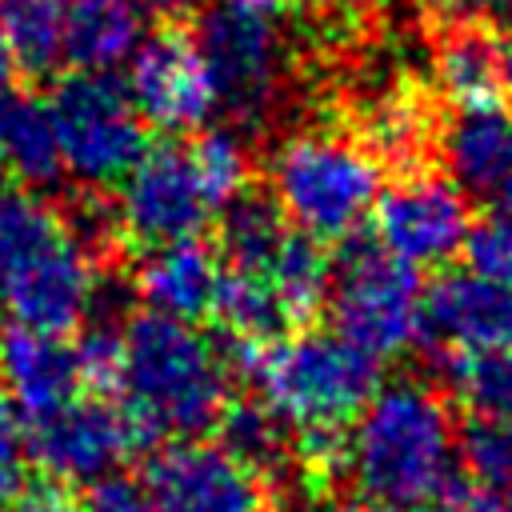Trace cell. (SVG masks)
<instances>
[{"label":"cell","mask_w":512,"mask_h":512,"mask_svg":"<svg viewBox=\"0 0 512 512\" xmlns=\"http://www.w3.org/2000/svg\"><path fill=\"white\" fill-rule=\"evenodd\" d=\"M96 296L100 276L68 212L36 188L0 184V312L12 328L64 336L88 320Z\"/></svg>","instance_id":"cell-1"},{"label":"cell","mask_w":512,"mask_h":512,"mask_svg":"<svg viewBox=\"0 0 512 512\" xmlns=\"http://www.w3.org/2000/svg\"><path fill=\"white\" fill-rule=\"evenodd\" d=\"M452 464V412L420 380L376 388L344 436V468L368 500L428 504L452 484Z\"/></svg>","instance_id":"cell-2"},{"label":"cell","mask_w":512,"mask_h":512,"mask_svg":"<svg viewBox=\"0 0 512 512\" xmlns=\"http://www.w3.org/2000/svg\"><path fill=\"white\" fill-rule=\"evenodd\" d=\"M124 412L148 444L216 428L228 404V376L216 344L188 320L140 312L124 324Z\"/></svg>","instance_id":"cell-3"},{"label":"cell","mask_w":512,"mask_h":512,"mask_svg":"<svg viewBox=\"0 0 512 512\" xmlns=\"http://www.w3.org/2000/svg\"><path fill=\"white\" fill-rule=\"evenodd\" d=\"M260 384V400L300 432H340L364 412L380 388V360L336 332H292L256 348H236V360Z\"/></svg>","instance_id":"cell-4"},{"label":"cell","mask_w":512,"mask_h":512,"mask_svg":"<svg viewBox=\"0 0 512 512\" xmlns=\"http://www.w3.org/2000/svg\"><path fill=\"white\" fill-rule=\"evenodd\" d=\"M384 164L336 128L284 136L268 156L276 208L312 240H348L380 200Z\"/></svg>","instance_id":"cell-5"},{"label":"cell","mask_w":512,"mask_h":512,"mask_svg":"<svg viewBox=\"0 0 512 512\" xmlns=\"http://www.w3.org/2000/svg\"><path fill=\"white\" fill-rule=\"evenodd\" d=\"M420 300L424 288L412 264L396 260L376 240H344L328 288L336 336H344L372 360H392L420 336Z\"/></svg>","instance_id":"cell-6"},{"label":"cell","mask_w":512,"mask_h":512,"mask_svg":"<svg viewBox=\"0 0 512 512\" xmlns=\"http://www.w3.org/2000/svg\"><path fill=\"white\" fill-rule=\"evenodd\" d=\"M48 108L64 172L92 192L124 180L148 152L144 120L112 72H68L52 88Z\"/></svg>","instance_id":"cell-7"},{"label":"cell","mask_w":512,"mask_h":512,"mask_svg":"<svg viewBox=\"0 0 512 512\" xmlns=\"http://www.w3.org/2000/svg\"><path fill=\"white\" fill-rule=\"evenodd\" d=\"M192 40L204 56L220 104H228L236 120H256L272 108L288 56L268 4L216 0L212 8H200Z\"/></svg>","instance_id":"cell-8"},{"label":"cell","mask_w":512,"mask_h":512,"mask_svg":"<svg viewBox=\"0 0 512 512\" xmlns=\"http://www.w3.org/2000/svg\"><path fill=\"white\" fill-rule=\"evenodd\" d=\"M472 236L468 192L448 176L412 168L376 200V244L412 268L448 264Z\"/></svg>","instance_id":"cell-9"},{"label":"cell","mask_w":512,"mask_h":512,"mask_svg":"<svg viewBox=\"0 0 512 512\" xmlns=\"http://www.w3.org/2000/svg\"><path fill=\"white\" fill-rule=\"evenodd\" d=\"M216 208L208 204L200 176L188 160V148L156 144L124 176L116 220L120 236L140 248H164L196 240Z\"/></svg>","instance_id":"cell-10"},{"label":"cell","mask_w":512,"mask_h":512,"mask_svg":"<svg viewBox=\"0 0 512 512\" xmlns=\"http://www.w3.org/2000/svg\"><path fill=\"white\" fill-rule=\"evenodd\" d=\"M128 96L144 124L160 132H196L216 112L220 96L204 56L184 28H160L128 60Z\"/></svg>","instance_id":"cell-11"},{"label":"cell","mask_w":512,"mask_h":512,"mask_svg":"<svg viewBox=\"0 0 512 512\" xmlns=\"http://www.w3.org/2000/svg\"><path fill=\"white\" fill-rule=\"evenodd\" d=\"M28 448L52 480L96 484L100 476H112L128 452L148 448V440L124 408L104 400H68L32 420Z\"/></svg>","instance_id":"cell-12"},{"label":"cell","mask_w":512,"mask_h":512,"mask_svg":"<svg viewBox=\"0 0 512 512\" xmlns=\"http://www.w3.org/2000/svg\"><path fill=\"white\" fill-rule=\"evenodd\" d=\"M156 512H272L264 476L216 444H172L148 464Z\"/></svg>","instance_id":"cell-13"},{"label":"cell","mask_w":512,"mask_h":512,"mask_svg":"<svg viewBox=\"0 0 512 512\" xmlns=\"http://www.w3.org/2000/svg\"><path fill=\"white\" fill-rule=\"evenodd\" d=\"M420 336L448 356L512 348V288L472 268L444 272L420 300Z\"/></svg>","instance_id":"cell-14"},{"label":"cell","mask_w":512,"mask_h":512,"mask_svg":"<svg viewBox=\"0 0 512 512\" xmlns=\"http://www.w3.org/2000/svg\"><path fill=\"white\" fill-rule=\"evenodd\" d=\"M436 152L460 192L496 196L512 176V108L504 100L456 108L436 128Z\"/></svg>","instance_id":"cell-15"},{"label":"cell","mask_w":512,"mask_h":512,"mask_svg":"<svg viewBox=\"0 0 512 512\" xmlns=\"http://www.w3.org/2000/svg\"><path fill=\"white\" fill-rule=\"evenodd\" d=\"M0 380L12 404L36 420L76 400V384H80L76 344H68L60 332L8 328L0 340Z\"/></svg>","instance_id":"cell-16"},{"label":"cell","mask_w":512,"mask_h":512,"mask_svg":"<svg viewBox=\"0 0 512 512\" xmlns=\"http://www.w3.org/2000/svg\"><path fill=\"white\" fill-rule=\"evenodd\" d=\"M216 280H220L216 252L200 240H180V244L148 248V256L136 268V296L144 300V312H160L192 324L212 308Z\"/></svg>","instance_id":"cell-17"},{"label":"cell","mask_w":512,"mask_h":512,"mask_svg":"<svg viewBox=\"0 0 512 512\" xmlns=\"http://www.w3.org/2000/svg\"><path fill=\"white\" fill-rule=\"evenodd\" d=\"M432 80L452 100V108L496 104L504 92V64H500V40L492 36V28L476 20L436 28Z\"/></svg>","instance_id":"cell-18"},{"label":"cell","mask_w":512,"mask_h":512,"mask_svg":"<svg viewBox=\"0 0 512 512\" xmlns=\"http://www.w3.org/2000/svg\"><path fill=\"white\" fill-rule=\"evenodd\" d=\"M144 44V20L132 0H68L64 60L76 72H112Z\"/></svg>","instance_id":"cell-19"},{"label":"cell","mask_w":512,"mask_h":512,"mask_svg":"<svg viewBox=\"0 0 512 512\" xmlns=\"http://www.w3.org/2000/svg\"><path fill=\"white\" fill-rule=\"evenodd\" d=\"M0 164L24 188H48L64 176L48 100L0 96Z\"/></svg>","instance_id":"cell-20"},{"label":"cell","mask_w":512,"mask_h":512,"mask_svg":"<svg viewBox=\"0 0 512 512\" xmlns=\"http://www.w3.org/2000/svg\"><path fill=\"white\" fill-rule=\"evenodd\" d=\"M208 312L236 340V348L268 344L288 324L284 304H280L272 280L264 272H252V268H224L220 280H216Z\"/></svg>","instance_id":"cell-21"},{"label":"cell","mask_w":512,"mask_h":512,"mask_svg":"<svg viewBox=\"0 0 512 512\" xmlns=\"http://www.w3.org/2000/svg\"><path fill=\"white\" fill-rule=\"evenodd\" d=\"M68 0H0V40L28 76H48L64 60Z\"/></svg>","instance_id":"cell-22"},{"label":"cell","mask_w":512,"mask_h":512,"mask_svg":"<svg viewBox=\"0 0 512 512\" xmlns=\"http://www.w3.org/2000/svg\"><path fill=\"white\" fill-rule=\"evenodd\" d=\"M216 432H220V448L264 480L284 476L292 468L284 420L264 400H228L216 420Z\"/></svg>","instance_id":"cell-23"},{"label":"cell","mask_w":512,"mask_h":512,"mask_svg":"<svg viewBox=\"0 0 512 512\" xmlns=\"http://www.w3.org/2000/svg\"><path fill=\"white\" fill-rule=\"evenodd\" d=\"M264 276L272 280V288H276V296L284 304V316L288 320H308L328 300L332 260L320 248V240H312L304 232H288L284 244L276 248V256L268 260Z\"/></svg>","instance_id":"cell-24"},{"label":"cell","mask_w":512,"mask_h":512,"mask_svg":"<svg viewBox=\"0 0 512 512\" xmlns=\"http://www.w3.org/2000/svg\"><path fill=\"white\" fill-rule=\"evenodd\" d=\"M288 228H284V212L276 208V200L268 196H236L224 208L220 220V252L228 260V268H252L264 272L268 260L276 256V248L284 244Z\"/></svg>","instance_id":"cell-25"},{"label":"cell","mask_w":512,"mask_h":512,"mask_svg":"<svg viewBox=\"0 0 512 512\" xmlns=\"http://www.w3.org/2000/svg\"><path fill=\"white\" fill-rule=\"evenodd\" d=\"M188 160L200 176V188L212 208H228L236 196L248 192L252 180V156L236 128H204L196 132Z\"/></svg>","instance_id":"cell-26"},{"label":"cell","mask_w":512,"mask_h":512,"mask_svg":"<svg viewBox=\"0 0 512 512\" xmlns=\"http://www.w3.org/2000/svg\"><path fill=\"white\" fill-rule=\"evenodd\" d=\"M448 384L472 416L512 420V348L452 356Z\"/></svg>","instance_id":"cell-27"},{"label":"cell","mask_w":512,"mask_h":512,"mask_svg":"<svg viewBox=\"0 0 512 512\" xmlns=\"http://www.w3.org/2000/svg\"><path fill=\"white\" fill-rule=\"evenodd\" d=\"M456 460L484 492H512V420H484L456 436Z\"/></svg>","instance_id":"cell-28"},{"label":"cell","mask_w":512,"mask_h":512,"mask_svg":"<svg viewBox=\"0 0 512 512\" xmlns=\"http://www.w3.org/2000/svg\"><path fill=\"white\" fill-rule=\"evenodd\" d=\"M76 360H80V380L96 384V388H120V372H124V328L112 324L108 316L88 324V332L76 344Z\"/></svg>","instance_id":"cell-29"},{"label":"cell","mask_w":512,"mask_h":512,"mask_svg":"<svg viewBox=\"0 0 512 512\" xmlns=\"http://www.w3.org/2000/svg\"><path fill=\"white\" fill-rule=\"evenodd\" d=\"M468 268L512 288V224L508 220H488L472 228L468 236Z\"/></svg>","instance_id":"cell-30"},{"label":"cell","mask_w":512,"mask_h":512,"mask_svg":"<svg viewBox=\"0 0 512 512\" xmlns=\"http://www.w3.org/2000/svg\"><path fill=\"white\" fill-rule=\"evenodd\" d=\"M84 512H156V508H152V496H148V484L144 480L124 476V472H112V476H100L88 488Z\"/></svg>","instance_id":"cell-31"},{"label":"cell","mask_w":512,"mask_h":512,"mask_svg":"<svg viewBox=\"0 0 512 512\" xmlns=\"http://www.w3.org/2000/svg\"><path fill=\"white\" fill-rule=\"evenodd\" d=\"M20 488H24V440L16 416L0 404V512H12Z\"/></svg>","instance_id":"cell-32"},{"label":"cell","mask_w":512,"mask_h":512,"mask_svg":"<svg viewBox=\"0 0 512 512\" xmlns=\"http://www.w3.org/2000/svg\"><path fill=\"white\" fill-rule=\"evenodd\" d=\"M388 0H320L324 8V24H328V36H360L380 12H384Z\"/></svg>","instance_id":"cell-33"},{"label":"cell","mask_w":512,"mask_h":512,"mask_svg":"<svg viewBox=\"0 0 512 512\" xmlns=\"http://www.w3.org/2000/svg\"><path fill=\"white\" fill-rule=\"evenodd\" d=\"M12 512H84V500L64 480H40L20 488Z\"/></svg>","instance_id":"cell-34"},{"label":"cell","mask_w":512,"mask_h":512,"mask_svg":"<svg viewBox=\"0 0 512 512\" xmlns=\"http://www.w3.org/2000/svg\"><path fill=\"white\" fill-rule=\"evenodd\" d=\"M416 8L432 24V32L436 28H448V24L472 20V0H416Z\"/></svg>","instance_id":"cell-35"},{"label":"cell","mask_w":512,"mask_h":512,"mask_svg":"<svg viewBox=\"0 0 512 512\" xmlns=\"http://www.w3.org/2000/svg\"><path fill=\"white\" fill-rule=\"evenodd\" d=\"M472 20L484 28L512 32V0H472Z\"/></svg>","instance_id":"cell-36"},{"label":"cell","mask_w":512,"mask_h":512,"mask_svg":"<svg viewBox=\"0 0 512 512\" xmlns=\"http://www.w3.org/2000/svg\"><path fill=\"white\" fill-rule=\"evenodd\" d=\"M452 512H508V504L480 488V492H464V496H456V500H452Z\"/></svg>","instance_id":"cell-37"},{"label":"cell","mask_w":512,"mask_h":512,"mask_svg":"<svg viewBox=\"0 0 512 512\" xmlns=\"http://www.w3.org/2000/svg\"><path fill=\"white\" fill-rule=\"evenodd\" d=\"M324 512H424V504H392V500H352V504H332Z\"/></svg>","instance_id":"cell-38"},{"label":"cell","mask_w":512,"mask_h":512,"mask_svg":"<svg viewBox=\"0 0 512 512\" xmlns=\"http://www.w3.org/2000/svg\"><path fill=\"white\" fill-rule=\"evenodd\" d=\"M132 4L152 12V16H164V20H176V16H184L192 8V0H132Z\"/></svg>","instance_id":"cell-39"},{"label":"cell","mask_w":512,"mask_h":512,"mask_svg":"<svg viewBox=\"0 0 512 512\" xmlns=\"http://www.w3.org/2000/svg\"><path fill=\"white\" fill-rule=\"evenodd\" d=\"M500 64H504V88H512V32H504V44H500Z\"/></svg>","instance_id":"cell-40"},{"label":"cell","mask_w":512,"mask_h":512,"mask_svg":"<svg viewBox=\"0 0 512 512\" xmlns=\"http://www.w3.org/2000/svg\"><path fill=\"white\" fill-rule=\"evenodd\" d=\"M496 200H500V220H508V224H512V176H508V184L496 192Z\"/></svg>","instance_id":"cell-41"},{"label":"cell","mask_w":512,"mask_h":512,"mask_svg":"<svg viewBox=\"0 0 512 512\" xmlns=\"http://www.w3.org/2000/svg\"><path fill=\"white\" fill-rule=\"evenodd\" d=\"M12 56H8V48H4V40H0V92L8 88V80H12Z\"/></svg>","instance_id":"cell-42"},{"label":"cell","mask_w":512,"mask_h":512,"mask_svg":"<svg viewBox=\"0 0 512 512\" xmlns=\"http://www.w3.org/2000/svg\"><path fill=\"white\" fill-rule=\"evenodd\" d=\"M280 4H308V0H280Z\"/></svg>","instance_id":"cell-43"},{"label":"cell","mask_w":512,"mask_h":512,"mask_svg":"<svg viewBox=\"0 0 512 512\" xmlns=\"http://www.w3.org/2000/svg\"><path fill=\"white\" fill-rule=\"evenodd\" d=\"M504 504H508V512H512V492H508V500H504Z\"/></svg>","instance_id":"cell-44"},{"label":"cell","mask_w":512,"mask_h":512,"mask_svg":"<svg viewBox=\"0 0 512 512\" xmlns=\"http://www.w3.org/2000/svg\"><path fill=\"white\" fill-rule=\"evenodd\" d=\"M252 4H272V0H252Z\"/></svg>","instance_id":"cell-45"},{"label":"cell","mask_w":512,"mask_h":512,"mask_svg":"<svg viewBox=\"0 0 512 512\" xmlns=\"http://www.w3.org/2000/svg\"><path fill=\"white\" fill-rule=\"evenodd\" d=\"M0 172H4V164H0Z\"/></svg>","instance_id":"cell-46"}]
</instances>
